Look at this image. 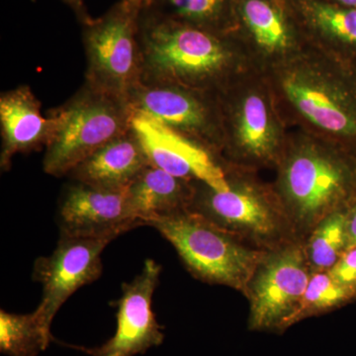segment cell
<instances>
[{"mask_svg": "<svg viewBox=\"0 0 356 356\" xmlns=\"http://www.w3.org/2000/svg\"><path fill=\"white\" fill-rule=\"evenodd\" d=\"M262 72L288 127L339 147L356 145V88L341 58L305 43Z\"/></svg>", "mask_w": 356, "mask_h": 356, "instance_id": "cell-1", "label": "cell"}, {"mask_svg": "<svg viewBox=\"0 0 356 356\" xmlns=\"http://www.w3.org/2000/svg\"><path fill=\"white\" fill-rule=\"evenodd\" d=\"M142 83L177 84L218 92L233 79L257 67L234 33L222 34L139 15Z\"/></svg>", "mask_w": 356, "mask_h": 356, "instance_id": "cell-2", "label": "cell"}, {"mask_svg": "<svg viewBox=\"0 0 356 356\" xmlns=\"http://www.w3.org/2000/svg\"><path fill=\"white\" fill-rule=\"evenodd\" d=\"M341 147L301 130L289 133L273 186L300 240L325 217L350 207L355 177Z\"/></svg>", "mask_w": 356, "mask_h": 356, "instance_id": "cell-3", "label": "cell"}, {"mask_svg": "<svg viewBox=\"0 0 356 356\" xmlns=\"http://www.w3.org/2000/svg\"><path fill=\"white\" fill-rule=\"evenodd\" d=\"M221 116L222 166L276 168L289 131L266 74L252 67L217 92Z\"/></svg>", "mask_w": 356, "mask_h": 356, "instance_id": "cell-4", "label": "cell"}, {"mask_svg": "<svg viewBox=\"0 0 356 356\" xmlns=\"http://www.w3.org/2000/svg\"><path fill=\"white\" fill-rule=\"evenodd\" d=\"M222 168L228 189L218 191L204 182L194 181L195 192L189 211L261 250L303 242L273 185L261 181L254 170Z\"/></svg>", "mask_w": 356, "mask_h": 356, "instance_id": "cell-5", "label": "cell"}, {"mask_svg": "<svg viewBox=\"0 0 356 356\" xmlns=\"http://www.w3.org/2000/svg\"><path fill=\"white\" fill-rule=\"evenodd\" d=\"M134 110L124 98L84 83L64 104L49 110L51 128L43 170L62 177L98 149L127 133Z\"/></svg>", "mask_w": 356, "mask_h": 356, "instance_id": "cell-6", "label": "cell"}, {"mask_svg": "<svg viewBox=\"0 0 356 356\" xmlns=\"http://www.w3.org/2000/svg\"><path fill=\"white\" fill-rule=\"evenodd\" d=\"M147 226L172 243L194 277L245 295L267 252L189 210L154 220Z\"/></svg>", "mask_w": 356, "mask_h": 356, "instance_id": "cell-7", "label": "cell"}, {"mask_svg": "<svg viewBox=\"0 0 356 356\" xmlns=\"http://www.w3.org/2000/svg\"><path fill=\"white\" fill-rule=\"evenodd\" d=\"M140 10L123 1L83 24L86 81L109 95L129 97L142 83Z\"/></svg>", "mask_w": 356, "mask_h": 356, "instance_id": "cell-8", "label": "cell"}, {"mask_svg": "<svg viewBox=\"0 0 356 356\" xmlns=\"http://www.w3.org/2000/svg\"><path fill=\"white\" fill-rule=\"evenodd\" d=\"M304 242L267 250L248 284V329L282 332L293 325L312 275Z\"/></svg>", "mask_w": 356, "mask_h": 356, "instance_id": "cell-9", "label": "cell"}, {"mask_svg": "<svg viewBox=\"0 0 356 356\" xmlns=\"http://www.w3.org/2000/svg\"><path fill=\"white\" fill-rule=\"evenodd\" d=\"M119 236L60 235L51 254L35 261L33 280L41 283L43 295L34 314L50 341L53 339L51 325L56 314L79 288L99 280L103 250Z\"/></svg>", "mask_w": 356, "mask_h": 356, "instance_id": "cell-10", "label": "cell"}, {"mask_svg": "<svg viewBox=\"0 0 356 356\" xmlns=\"http://www.w3.org/2000/svg\"><path fill=\"white\" fill-rule=\"evenodd\" d=\"M129 103L133 110L149 115L219 161L222 140L217 92L177 84L140 83Z\"/></svg>", "mask_w": 356, "mask_h": 356, "instance_id": "cell-11", "label": "cell"}, {"mask_svg": "<svg viewBox=\"0 0 356 356\" xmlns=\"http://www.w3.org/2000/svg\"><path fill=\"white\" fill-rule=\"evenodd\" d=\"M161 266L154 259L145 261L142 271L122 285L117 300V329L113 337L99 348H83L91 356H135L161 346L165 339L152 304Z\"/></svg>", "mask_w": 356, "mask_h": 356, "instance_id": "cell-12", "label": "cell"}, {"mask_svg": "<svg viewBox=\"0 0 356 356\" xmlns=\"http://www.w3.org/2000/svg\"><path fill=\"white\" fill-rule=\"evenodd\" d=\"M131 127L152 165L218 191L228 189L224 168L207 149L139 110H134Z\"/></svg>", "mask_w": 356, "mask_h": 356, "instance_id": "cell-13", "label": "cell"}, {"mask_svg": "<svg viewBox=\"0 0 356 356\" xmlns=\"http://www.w3.org/2000/svg\"><path fill=\"white\" fill-rule=\"evenodd\" d=\"M60 235L96 236L122 234L143 226L134 216L126 191H107L74 181L60 199Z\"/></svg>", "mask_w": 356, "mask_h": 356, "instance_id": "cell-14", "label": "cell"}, {"mask_svg": "<svg viewBox=\"0 0 356 356\" xmlns=\"http://www.w3.org/2000/svg\"><path fill=\"white\" fill-rule=\"evenodd\" d=\"M234 9L245 30L242 43L259 70L292 57L305 46L298 30L270 0H234Z\"/></svg>", "mask_w": 356, "mask_h": 356, "instance_id": "cell-15", "label": "cell"}, {"mask_svg": "<svg viewBox=\"0 0 356 356\" xmlns=\"http://www.w3.org/2000/svg\"><path fill=\"white\" fill-rule=\"evenodd\" d=\"M51 122L41 112V102L28 86H19L0 95V168L7 172L16 154L46 147Z\"/></svg>", "mask_w": 356, "mask_h": 356, "instance_id": "cell-16", "label": "cell"}, {"mask_svg": "<svg viewBox=\"0 0 356 356\" xmlns=\"http://www.w3.org/2000/svg\"><path fill=\"white\" fill-rule=\"evenodd\" d=\"M151 165L132 127L81 161L69 173L74 181L107 191H126Z\"/></svg>", "mask_w": 356, "mask_h": 356, "instance_id": "cell-17", "label": "cell"}, {"mask_svg": "<svg viewBox=\"0 0 356 356\" xmlns=\"http://www.w3.org/2000/svg\"><path fill=\"white\" fill-rule=\"evenodd\" d=\"M292 9L306 44L339 58L356 50V8L325 0H292Z\"/></svg>", "mask_w": 356, "mask_h": 356, "instance_id": "cell-18", "label": "cell"}, {"mask_svg": "<svg viewBox=\"0 0 356 356\" xmlns=\"http://www.w3.org/2000/svg\"><path fill=\"white\" fill-rule=\"evenodd\" d=\"M194 192V181L149 165L128 187L127 196L134 216L147 226L154 220L189 210Z\"/></svg>", "mask_w": 356, "mask_h": 356, "instance_id": "cell-19", "label": "cell"}, {"mask_svg": "<svg viewBox=\"0 0 356 356\" xmlns=\"http://www.w3.org/2000/svg\"><path fill=\"white\" fill-rule=\"evenodd\" d=\"M143 10L208 31L234 33V0H152Z\"/></svg>", "mask_w": 356, "mask_h": 356, "instance_id": "cell-20", "label": "cell"}, {"mask_svg": "<svg viewBox=\"0 0 356 356\" xmlns=\"http://www.w3.org/2000/svg\"><path fill=\"white\" fill-rule=\"evenodd\" d=\"M346 212L348 208L325 217L307 236L304 245L312 273L329 271L348 248Z\"/></svg>", "mask_w": 356, "mask_h": 356, "instance_id": "cell-21", "label": "cell"}, {"mask_svg": "<svg viewBox=\"0 0 356 356\" xmlns=\"http://www.w3.org/2000/svg\"><path fill=\"white\" fill-rule=\"evenodd\" d=\"M47 337L34 312L17 315L0 311V351L8 356H37L48 348Z\"/></svg>", "mask_w": 356, "mask_h": 356, "instance_id": "cell-22", "label": "cell"}, {"mask_svg": "<svg viewBox=\"0 0 356 356\" xmlns=\"http://www.w3.org/2000/svg\"><path fill=\"white\" fill-rule=\"evenodd\" d=\"M355 295V288L341 284L329 271H316L312 273L298 311L293 318V325L339 308Z\"/></svg>", "mask_w": 356, "mask_h": 356, "instance_id": "cell-23", "label": "cell"}, {"mask_svg": "<svg viewBox=\"0 0 356 356\" xmlns=\"http://www.w3.org/2000/svg\"><path fill=\"white\" fill-rule=\"evenodd\" d=\"M329 273L341 284L356 289V247L346 248Z\"/></svg>", "mask_w": 356, "mask_h": 356, "instance_id": "cell-24", "label": "cell"}, {"mask_svg": "<svg viewBox=\"0 0 356 356\" xmlns=\"http://www.w3.org/2000/svg\"><path fill=\"white\" fill-rule=\"evenodd\" d=\"M346 232L348 248L356 247V201L348 208Z\"/></svg>", "mask_w": 356, "mask_h": 356, "instance_id": "cell-25", "label": "cell"}, {"mask_svg": "<svg viewBox=\"0 0 356 356\" xmlns=\"http://www.w3.org/2000/svg\"><path fill=\"white\" fill-rule=\"evenodd\" d=\"M60 1L64 2L65 6H69L74 11L81 24L90 19L91 17L84 6V0H60Z\"/></svg>", "mask_w": 356, "mask_h": 356, "instance_id": "cell-26", "label": "cell"}, {"mask_svg": "<svg viewBox=\"0 0 356 356\" xmlns=\"http://www.w3.org/2000/svg\"><path fill=\"white\" fill-rule=\"evenodd\" d=\"M121 1L140 11L146 8V7L151 3L152 0H121Z\"/></svg>", "mask_w": 356, "mask_h": 356, "instance_id": "cell-27", "label": "cell"}, {"mask_svg": "<svg viewBox=\"0 0 356 356\" xmlns=\"http://www.w3.org/2000/svg\"><path fill=\"white\" fill-rule=\"evenodd\" d=\"M339 6L356 8V0H336Z\"/></svg>", "mask_w": 356, "mask_h": 356, "instance_id": "cell-28", "label": "cell"}]
</instances>
